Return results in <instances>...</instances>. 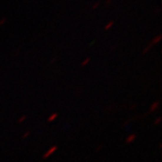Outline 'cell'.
Wrapping results in <instances>:
<instances>
[{
    "label": "cell",
    "instance_id": "9",
    "mask_svg": "<svg viewBox=\"0 0 162 162\" xmlns=\"http://www.w3.org/2000/svg\"><path fill=\"white\" fill-rule=\"evenodd\" d=\"M26 119H27V116H26V115H22V116L17 120V123H24Z\"/></svg>",
    "mask_w": 162,
    "mask_h": 162
},
{
    "label": "cell",
    "instance_id": "3",
    "mask_svg": "<svg viewBox=\"0 0 162 162\" xmlns=\"http://www.w3.org/2000/svg\"><path fill=\"white\" fill-rule=\"evenodd\" d=\"M158 105H159V101H155V102H153V103H152V105H151L150 113L155 112V111L158 108Z\"/></svg>",
    "mask_w": 162,
    "mask_h": 162
},
{
    "label": "cell",
    "instance_id": "1",
    "mask_svg": "<svg viewBox=\"0 0 162 162\" xmlns=\"http://www.w3.org/2000/svg\"><path fill=\"white\" fill-rule=\"evenodd\" d=\"M57 151H58V146H57V145L52 146V147H51L50 149H49V150L43 154L42 158H43V159H46V158H50V157H51L52 154H54Z\"/></svg>",
    "mask_w": 162,
    "mask_h": 162
},
{
    "label": "cell",
    "instance_id": "6",
    "mask_svg": "<svg viewBox=\"0 0 162 162\" xmlns=\"http://www.w3.org/2000/svg\"><path fill=\"white\" fill-rule=\"evenodd\" d=\"M153 46H152V44L150 42V43H148V45L147 46H146L144 49H143V51H142V54L143 55H145V54H147L149 52H150V50H151V49L152 48Z\"/></svg>",
    "mask_w": 162,
    "mask_h": 162
},
{
    "label": "cell",
    "instance_id": "2",
    "mask_svg": "<svg viewBox=\"0 0 162 162\" xmlns=\"http://www.w3.org/2000/svg\"><path fill=\"white\" fill-rule=\"evenodd\" d=\"M135 140H136V134H131V135H129V136L126 138L125 142H126L127 144H131V143H133Z\"/></svg>",
    "mask_w": 162,
    "mask_h": 162
},
{
    "label": "cell",
    "instance_id": "5",
    "mask_svg": "<svg viewBox=\"0 0 162 162\" xmlns=\"http://www.w3.org/2000/svg\"><path fill=\"white\" fill-rule=\"evenodd\" d=\"M58 115H59V113H53L52 115H51L50 116L48 117V119H47V121L49 122V123H52V122H54L57 118H58Z\"/></svg>",
    "mask_w": 162,
    "mask_h": 162
},
{
    "label": "cell",
    "instance_id": "14",
    "mask_svg": "<svg viewBox=\"0 0 162 162\" xmlns=\"http://www.w3.org/2000/svg\"><path fill=\"white\" fill-rule=\"evenodd\" d=\"M102 148H103V144H99V145L95 148V151H96V152H99L100 150H101Z\"/></svg>",
    "mask_w": 162,
    "mask_h": 162
},
{
    "label": "cell",
    "instance_id": "11",
    "mask_svg": "<svg viewBox=\"0 0 162 162\" xmlns=\"http://www.w3.org/2000/svg\"><path fill=\"white\" fill-rule=\"evenodd\" d=\"M6 21H7L6 17H2L1 19H0V26H3L6 23Z\"/></svg>",
    "mask_w": 162,
    "mask_h": 162
},
{
    "label": "cell",
    "instance_id": "10",
    "mask_svg": "<svg viewBox=\"0 0 162 162\" xmlns=\"http://www.w3.org/2000/svg\"><path fill=\"white\" fill-rule=\"evenodd\" d=\"M30 133H31V132H30V130H27V131L22 135V139H26V138H28L29 137V135H30Z\"/></svg>",
    "mask_w": 162,
    "mask_h": 162
},
{
    "label": "cell",
    "instance_id": "16",
    "mask_svg": "<svg viewBox=\"0 0 162 162\" xmlns=\"http://www.w3.org/2000/svg\"><path fill=\"white\" fill-rule=\"evenodd\" d=\"M135 107H136V104H134V105H131V108H130V109H131V110H133V109H134Z\"/></svg>",
    "mask_w": 162,
    "mask_h": 162
},
{
    "label": "cell",
    "instance_id": "7",
    "mask_svg": "<svg viewBox=\"0 0 162 162\" xmlns=\"http://www.w3.org/2000/svg\"><path fill=\"white\" fill-rule=\"evenodd\" d=\"M113 24H115V21H109V22L105 25V31L110 30V29L113 26Z\"/></svg>",
    "mask_w": 162,
    "mask_h": 162
},
{
    "label": "cell",
    "instance_id": "8",
    "mask_svg": "<svg viewBox=\"0 0 162 162\" xmlns=\"http://www.w3.org/2000/svg\"><path fill=\"white\" fill-rule=\"evenodd\" d=\"M90 61H91V58L90 57H87L82 62H81V66H82V67H86L87 65H88V63Z\"/></svg>",
    "mask_w": 162,
    "mask_h": 162
},
{
    "label": "cell",
    "instance_id": "4",
    "mask_svg": "<svg viewBox=\"0 0 162 162\" xmlns=\"http://www.w3.org/2000/svg\"><path fill=\"white\" fill-rule=\"evenodd\" d=\"M160 41H161V34H158L157 36H155V37L151 40V43L152 44V46H154V45L158 44Z\"/></svg>",
    "mask_w": 162,
    "mask_h": 162
},
{
    "label": "cell",
    "instance_id": "13",
    "mask_svg": "<svg viewBox=\"0 0 162 162\" xmlns=\"http://www.w3.org/2000/svg\"><path fill=\"white\" fill-rule=\"evenodd\" d=\"M161 121H162L161 117H158V118L154 121V124H155V125H158V124L161 123Z\"/></svg>",
    "mask_w": 162,
    "mask_h": 162
},
{
    "label": "cell",
    "instance_id": "12",
    "mask_svg": "<svg viewBox=\"0 0 162 162\" xmlns=\"http://www.w3.org/2000/svg\"><path fill=\"white\" fill-rule=\"evenodd\" d=\"M99 5H100V3H99V2H95V3L92 6L91 9H92V10H95V9H97V8H98V6H99Z\"/></svg>",
    "mask_w": 162,
    "mask_h": 162
},
{
    "label": "cell",
    "instance_id": "15",
    "mask_svg": "<svg viewBox=\"0 0 162 162\" xmlns=\"http://www.w3.org/2000/svg\"><path fill=\"white\" fill-rule=\"evenodd\" d=\"M53 62H54V63L56 62V58H53V59L51 60V64H53Z\"/></svg>",
    "mask_w": 162,
    "mask_h": 162
}]
</instances>
